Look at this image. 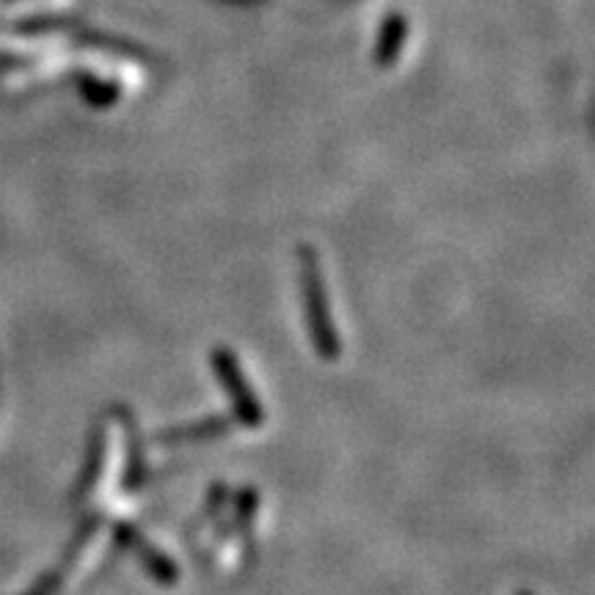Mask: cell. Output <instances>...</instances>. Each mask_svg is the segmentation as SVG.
Wrapping results in <instances>:
<instances>
[{
    "label": "cell",
    "mask_w": 595,
    "mask_h": 595,
    "mask_svg": "<svg viewBox=\"0 0 595 595\" xmlns=\"http://www.w3.org/2000/svg\"><path fill=\"white\" fill-rule=\"evenodd\" d=\"M301 298H304V315L309 326V337L315 342V351L322 362H337L340 358V337L333 328L331 312H328L326 287H322L320 265L317 254L304 245L301 249Z\"/></svg>",
    "instance_id": "cell-1"
},
{
    "label": "cell",
    "mask_w": 595,
    "mask_h": 595,
    "mask_svg": "<svg viewBox=\"0 0 595 595\" xmlns=\"http://www.w3.org/2000/svg\"><path fill=\"white\" fill-rule=\"evenodd\" d=\"M210 364H213L215 376H218V381L227 389L229 400H232L238 422H243L245 428H259L265 419V412L263 405H259V400L254 397V392H251L245 376L240 372V364L238 358H235V353L229 351V347H213Z\"/></svg>",
    "instance_id": "cell-2"
},
{
    "label": "cell",
    "mask_w": 595,
    "mask_h": 595,
    "mask_svg": "<svg viewBox=\"0 0 595 595\" xmlns=\"http://www.w3.org/2000/svg\"><path fill=\"white\" fill-rule=\"evenodd\" d=\"M116 537H119V543H125L127 548H132V552H136V557L141 560L143 571H147L149 577L155 579V582L177 584V579H179L177 566L168 560V557L161 552V548L152 546V543H149L147 537H143L141 532L136 530V527L119 524V527H116Z\"/></svg>",
    "instance_id": "cell-3"
},
{
    "label": "cell",
    "mask_w": 595,
    "mask_h": 595,
    "mask_svg": "<svg viewBox=\"0 0 595 595\" xmlns=\"http://www.w3.org/2000/svg\"><path fill=\"white\" fill-rule=\"evenodd\" d=\"M229 419L227 417H210L202 419V422L185 425V428H168L157 435L161 444H185V441H197V439H213V435L227 433Z\"/></svg>",
    "instance_id": "cell-4"
},
{
    "label": "cell",
    "mask_w": 595,
    "mask_h": 595,
    "mask_svg": "<svg viewBox=\"0 0 595 595\" xmlns=\"http://www.w3.org/2000/svg\"><path fill=\"white\" fill-rule=\"evenodd\" d=\"M55 582H59V577H50L48 582H42V584H39V587H36L34 593H30V595H50V590L55 587Z\"/></svg>",
    "instance_id": "cell-5"
},
{
    "label": "cell",
    "mask_w": 595,
    "mask_h": 595,
    "mask_svg": "<svg viewBox=\"0 0 595 595\" xmlns=\"http://www.w3.org/2000/svg\"><path fill=\"white\" fill-rule=\"evenodd\" d=\"M518 595H532V593H527V590H521V593H518Z\"/></svg>",
    "instance_id": "cell-6"
}]
</instances>
